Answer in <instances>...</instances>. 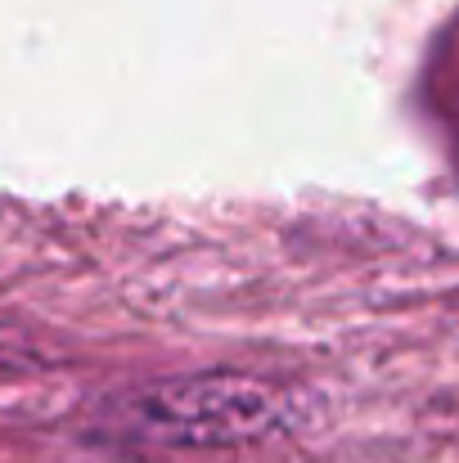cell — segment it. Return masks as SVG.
I'll return each instance as SVG.
<instances>
[{
  "instance_id": "cell-1",
  "label": "cell",
  "mask_w": 459,
  "mask_h": 463,
  "mask_svg": "<svg viewBox=\"0 0 459 463\" xmlns=\"http://www.w3.org/2000/svg\"><path fill=\"white\" fill-rule=\"evenodd\" d=\"M109 428L136 446L162 450H230L253 446L293 423L289 396L253 373L203 369L127 387L104 410Z\"/></svg>"
}]
</instances>
